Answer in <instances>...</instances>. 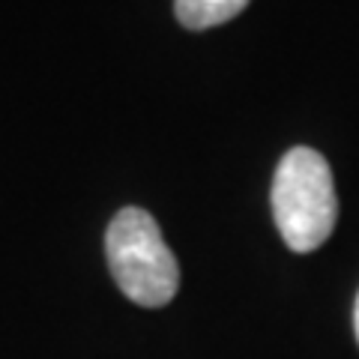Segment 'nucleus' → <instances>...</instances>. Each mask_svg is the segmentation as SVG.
Returning <instances> with one entry per match:
<instances>
[{
  "instance_id": "7ed1b4c3",
  "label": "nucleus",
  "mask_w": 359,
  "mask_h": 359,
  "mask_svg": "<svg viewBox=\"0 0 359 359\" xmlns=\"http://www.w3.org/2000/svg\"><path fill=\"white\" fill-rule=\"evenodd\" d=\"M249 0H174L180 25L189 30H207L237 18Z\"/></svg>"
},
{
  "instance_id": "f257e3e1",
  "label": "nucleus",
  "mask_w": 359,
  "mask_h": 359,
  "mask_svg": "<svg viewBox=\"0 0 359 359\" xmlns=\"http://www.w3.org/2000/svg\"><path fill=\"white\" fill-rule=\"evenodd\" d=\"M273 219L287 243L299 255L320 249L339 219L335 183L327 159L311 147H294L282 156L273 177Z\"/></svg>"
},
{
  "instance_id": "f03ea898",
  "label": "nucleus",
  "mask_w": 359,
  "mask_h": 359,
  "mask_svg": "<svg viewBox=\"0 0 359 359\" xmlns=\"http://www.w3.org/2000/svg\"><path fill=\"white\" fill-rule=\"evenodd\" d=\"M105 255L117 287L135 306L162 309L177 297L180 266L159 224L141 207L120 210L108 224Z\"/></svg>"
},
{
  "instance_id": "20e7f679",
  "label": "nucleus",
  "mask_w": 359,
  "mask_h": 359,
  "mask_svg": "<svg viewBox=\"0 0 359 359\" xmlns=\"http://www.w3.org/2000/svg\"><path fill=\"white\" fill-rule=\"evenodd\" d=\"M353 330H356V341H359V297H356V306H353Z\"/></svg>"
}]
</instances>
